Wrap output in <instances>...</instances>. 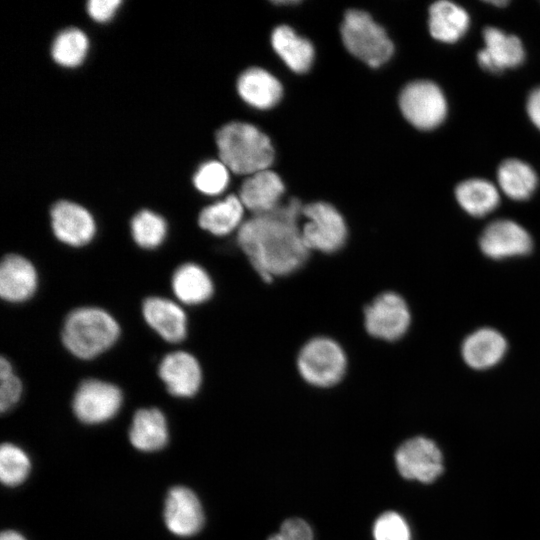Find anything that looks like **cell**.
Segmentation results:
<instances>
[{"instance_id":"6da1fadb","label":"cell","mask_w":540,"mask_h":540,"mask_svg":"<svg viewBox=\"0 0 540 540\" xmlns=\"http://www.w3.org/2000/svg\"><path fill=\"white\" fill-rule=\"evenodd\" d=\"M303 206L292 198L269 212L253 215L239 227L238 244L264 280L290 274L307 260L310 250L298 225Z\"/></svg>"},{"instance_id":"7a4b0ae2","label":"cell","mask_w":540,"mask_h":540,"mask_svg":"<svg viewBox=\"0 0 540 540\" xmlns=\"http://www.w3.org/2000/svg\"><path fill=\"white\" fill-rule=\"evenodd\" d=\"M116 319L98 307H79L65 318L61 339L65 348L79 359H92L108 350L119 338Z\"/></svg>"},{"instance_id":"3957f363","label":"cell","mask_w":540,"mask_h":540,"mask_svg":"<svg viewBox=\"0 0 540 540\" xmlns=\"http://www.w3.org/2000/svg\"><path fill=\"white\" fill-rule=\"evenodd\" d=\"M221 162L236 174L266 170L274 159L269 138L255 126L231 122L216 134Z\"/></svg>"},{"instance_id":"277c9868","label":"cell","mask_w":540,"mask_h":540,"mask_svg":"<svg viewBox=\"0 0 540 540\" xmlns=\"http://www.w3.org/2000/svg\"><path fill=\"white\" fill-rule=\"evenodd\" d=\"M341 36L347 50L369 66L376 68L387 62L394 46L385 30L361 10H349L344 16Z\"/></svg>"},{"instance_id":"5b68a950","label":"cell","mask_w":540,"mask_h":540,"mask_svg":"<svg viewBox=\"0 0 540 540\" xmlns=\"http://www.w3.org/2000/svg\"><path fill=\"white\" fill-rule=\"evenodd\" d=\"M297 366L302 378L311 385L330 387L337 384L346 370V356L334 340L317 337L300 350Z\"/></svg>"},{"instance_id":"8992f818","label":"cell","mask_w":540,"mask_h":540,"mask_svg":"<svg viewBox=\"0 0 540 540\" xmlns=\"http://www.w3.org/2000/svg\"><path fill=\"white\" fill-rule=\"evenodd\" d=\"M399 106L405 119L414 127L431 130L445 120L448 104L442 89L429 80L407 84L400 93Z\"/></svg>"},{"instance_id":"52a82bcc","label":"cell","mask_w":540,"mask_h":540,"mask_svg":"<svg viewBox=\"0 0 540 540\" xmlns=\"http://www.w3.org/2000/svg\"><path fill=\"white\" fill-rule=\"evenodd\" d=\"M307 222L302 237L309 250L332 253L339 250L347 238V228L341 214L332 205L314 202L303 206Z\"/></svg>"},{"instance_id":"ba28073f","label":"cell","mask_w":540,"mask_h":540,"mask_svg":"<svg viewBox=\"0 0 540 540\" xmlns=\"http://www.w3.org/2000/svg\"><path fill=\"white\" fill-rule=\"evenodd\" d=\"M122 400V392L116 385L99 379H87L77 388L72 408L83 423L99 424L118 413Z\"/></svg>"},{"instance_id":"9c48e42d","label":"cell","mask_w":540,"mask_h":540,"mask_svg":"<svg viewBox=\"0 0 540 540\" xmlns=\"http://www.w3.org/2000/svg\"><path fill=\"white\" fill-rule=\"evenodd\" d=\"M410 312L404 299L386 292L374 299L364 310V324L373 337L393 341L405 334L410 324Z\"/></svg>"},{"instance_id":"30bf717a","label":"cell","mask_w":540,"mask_h":540,"mask_svg":"<svg viewBox=\"0 0 540 540\" xmlns=\"http://www.w3.org/2000/svg\"><path fill=\"white\" fill-rule=\"evenodd\" d=\"M395 463L404 478L423 483L434 481L443 471L439 448L432 440L421 436L408 439L399 446Z\"/></svg>"},{"instance_id":"8fae6325","label":"cell","mask_w":540,"mask_h":540,"mask_svg":"<svg viewBox=\"0 0 540 540\" xmlns=\"http://www.w3.org/2000/svg\"><path fill=\"white\" fill-rule=\"evenodd\" d=\"M50 215L54 235L66 245L81 247L95 236V220L90 212L79 204L59 201L52 206Z\"/></svg>"},{"instance_id":"7c38bea8","label":"cell","mask_w":540,"mask_h":540,"mask_svg":"<svg viewBox=\"0 0 540 540\" xmlns=\"http://www.w3.org/2000/svg\"><path fill=\"white\" fill-rule=\"evenodd\" d=\"M484 47L477 54L480 67L487 72L500 73L521 65L525 50L521 40L497 27H486L483 31Z\"/></svg>"},{"instance_id":"4fadbf2b","label":"cell","mask_w":540,"mask_h":540,"mask_svg":"<svg viewBox=\"0 0 540 540\" xmlns=\"http://www.w3.org/2000/svg\"><path fill=\"white\" fill-rule=\"evenodd\" d=\"M479 244L482 252L493 259L525 255L532 249L529 233L508 219L491 222L482 232Z\"/></svg>"},{"instance_id":"5bb4252c","label":"cell","mask_w":540,"mask_h":540,"mask_svg":"<svg viewBox=\"0 0 540 540\" xmlns=\"http://www.w3.org/2000/svg\"><path fill=\"white\" fill-rule=\"evenodd\" d=\"M163 514L168 530L181 537L197 533L204 521L199 499L193 491L183 486H176L169 490Z\"/></svg>"},{"instance_id":"9a60e30c","label":"cell","mask_w":540,"mask_h":540,"mask_svg":"<svg viewBox=\"0 0 540 540\" xmlns=\"http://www.w3.org/2000/svg\"><path fill=\"white\" fill-rule=\"evenodd\" d=\"M158 375L167 391L175 397L195 395L202 382V371L197 359L186 351H174L163 357Z\"/></svg>"},{"instance_id":"2e32d148","label":"cell","mask_w":540,"mask_h":540,"mask_svg":"<svg viewBox=\"0 0 540 540\" xmlns=\"http://www.w3.org/2000/svg\"><path fill=\"white\" fill-rule=\"evenodd\" d=\"M38 287L37 271L28 259L18 254H8L0 266V295L10 303L30 299Z\"/></svg>"},{"instance_id":"e0dca14e","label":"cell","mask_w":540,"mask_h":540,"mask_svg":"<svg viewBox=\"0 0 540 540\" xmlns=\"http://www.w3.org/2000/svg\"><path fill=\"white\" fill-rule=\"evenodd\" d=\"M147 324L165 341L178 343L187 335V317L175 302L163 297H148L142 305Z\"/></svg>"},{"instance_id":"ac0fdd59","label":"cell","mask_w":540,"mask_h":540,"mask_svg":"<svg viewBox=\"0 0 540 540\" xmlns=\"http://www.w3.org/2000/svg\"><path fill=\"white\" fill-rule=\"evenodd\" d=\"M284 193L281 178L268 169L248 177L242 184L240 200L253 214L269 212L278 207Z\"/></svg>"},{"instance_id":"d6986e66","label":"cell","mask_w":540,"mask_h":540,"mask_svg":"<svg viewBox=\"0 0 540 540\" xmlns=\"http://www.w3.org/2000/svg\"><path fill=\"white\" fill-rule=\"evenodd\" d=\"M470 26V16L460 5L441 0L429 7L428 28L431 36L443 43L462 39Z\"/></svg>"},{"instance_id":"ffe728a7","label":"cell","mask_w":540,"mask_h":540,"mask_svg":"<svg viewBox=\"0 0 540 540\" xmlns=\"http://www.w3.org/2000/svg\"><path fill=\"white\" fill-rule=\"evenodd\" d=\"M507 348L505 338L496 330L482 328L470 334L462 344L464 361L472 368L486 369L497 364Z\"/></svg>"},{"instance_id":"44dd1931","label":"cell","mask_w":540,"mask_h":540,"mask_svg":"<svg viewBox=\"0 0 540 540\" xmlns=\"http://www.w3.org/2000/svg\"><path fill=\"white\" fill-rule=\"evenodd\" d=\"M129 439L141 451L151 452L163 448L168 440L164 414L157 408L139 409L133 416Z\"/></svg>"},{"instance_id":"7402d4cb","label":"cell","mask_w":540,"mask_h":540,"mask_svg":"<svg viewBox=\"0 0 540 540\" xmlns=\"http://www.w3.org/2000/svg\"><path fill=\"white\" fill-rule=\"evenodd\" d=\"M237 89L245 102L259 109L271 108L282 96L280 82L260 68L244 71L238 79Z\"/></svg>"},{"instance_id":"603a6c76","label":"cell","mask_w":540,"mask_h":540,"mask_svg":"<svg viewBox=\"0 0 540 540\" xmlns=\"http://www.w3.org/2000/svg\"><path fill=\"white\" fill-rule=\"evenodd\" d=\"M171 286L177 299L188 305L204 303L213 294L210 276L195 263L180 265L173 273Z\"/></svg>"},{"instance_id":"cb8c5ba5","label":"cell","mask_w":540,"mask_h":540,"mask_svg":"<svg viewBox=\"0 0 540 540\" xmlns=\"http://www.w3.org/2000/svg\"><path fill=\"white\" fill-rule=\"evenodd\" d=\"M497 181L501 191L509 198L522 201L534 193L538 177L526 162L510 158L504 160L497 170Z\"/></svg>"},{"instance_id":"d4e9b609","label":"cell","mask_w":540,"mask_h":540,"mask_svg":"<svg viewBox=\"0 0 540 540\" xmlns=\"http://www.w3.org/2000/svg\"><path fill=\"white\" fill-rule=\"evenodd\" d=\"M455 197L463 210L476 217L489 214L500 201L497 187L482 178H470L460 182L455 188Z\"/></svg>"},{"instance_id":"484cf974","label":"cell","mask_w":540,"mask_h":540,"mask_svg":"<svg viewBox=\"0 0 540 540\" xmlns=\"http://www.w3.org/2000/svg\"><path fill=\"white\" fill-rule=\"evenodd\" d=\"M272 45L291 70L303 73L310 68L314 57L313 46L290 27H277L272 33Z\"/></svg>"},{"instance_id":"4316f807","label":"cell","mask_w":540,"mask_h":540,"mask_svg":"<svg viewBox=\"0 0 540 540\" xmlns=\"http://www.w3.org/2000/svg\"><path fill=\"white\" fill-rule=\"evenodd\" d=\"M243 209L240 198L229 195L224 200L205 207L199 215V225L216 236L229 234L239 226Z\"/></svg>"},{"instance_id":"83f0119b","label":"cell","mask_w":540,"mask_h":540,"mask_svg":"<svg viewBox=\"0 0 540 540\" xmlns=\"http://www.w3.org/2000/svg\"><path fill=\"white\" fill-rule=\"evenodd\" d=\"M131 234L138 246L154 249L165 240L167 224L160 215L150 210H142L131 221Z\"/></svg>"},{"instance_id":"f1b7e54d","label":"cell","mask_w":540,"mask_h":540,"mask_svg":"<svg viewBox=\"0 0 540 540\" xmlns=\"http://www.w3.org/2000/svg\"><path fill=\"white\" fill-rule=\"evenodd\" d=\"M88 39L79 29H67L61 32L52 45L54 60L66 67L79 65L86 56Z\"/></svg>"},{"instance_id":"f546056e","label":"cell","mask_w":540,"mask_h":540,"mask_svg":"<svg viewBox=\"0 0 540 540\" xmlns=\"http://www.w3.org/2000/svg\"><path fill=\"white\" fill-rule=\"evenodd\" d=\"M31 464L27 454L18 446L5 443L0 448V478L7 486L22 483L30 472Z\"/></svg>"},{"instance_id":"4dcf8cb0","label":"cell","mask_w":540,"mask_h":540,"mask_svg":"<svg viewBox=\"0 0 540 540\" xmlns=\"http://www.w3.org/2000/svg\"><path fill=\"white\" fill-rule=\"evenodd\" d=\"M195 187L207 195H217L225 190L229 181L228 168L221 161L204 163L193 178Z\"/></svg>"},{"instance_id":"1f68e13d","label":"cell","mask_w":540,"mask_h":540,"mask_svg":"<svg viewBox=\"0 0 540 540\" xmlns=\"http://www.w3.org/2000/svg\"><path fill=\"white\" fill-rule=\"evenodd\" d=\"M0 381V410L4 413L19 401L23 391L21 380L5 357L0 359Z\"/></svg>"},{"instance_id":"d6a6232c","label":"cell","mask_w":540,"mask_h":540,"mask_svg":"<svg viewBox=\"0 0 540 540\" xmlns=\"http://www.w3.org/2000/svg\"><path fill=\"white\" fill-rule=\"evenodd\" d=\"M375 540H411L410 529L404 518L393 511L380 515L373 526Z\"/></svg>"},{"instance_id":"836d02e7","label":"cell","mask_w":540,"mask_h":540,"mask_svg":"<svg viewBox=\"0 0 540 540\" xmlns=\"http://www.w3.org/2000/svg\"><path fill=\"white\" fill-rule=\"evenodd\" d=\"M283 540H313V532L310 525L300 518L286 519L278 532Z\"/></svg>"},{"instance_id":"e575fe53","label":"cell","mask_w":540,"mask_h":540,"mask_svg":"<svg viewBox=\"0 0 540 540\" xmlns=\"http://www.w3.org/2000/svg\"><path fill=\"white\" fill-rule=\"evenodd\" d=\"M121 4L119 0H91L87 4L89 15L98 22L108 21Z\"/></svg>"},{"instance_id":"d590c367","label":"cell","mask_w":540,"mask_h":540,"mask_svg":"<svg viewBox=\"0 0 540 540\" xmlns=\"http://www.w3.org/2000/svg\"><path fill=\"white\" fill-rule=\"evenodd\" d=\"M526 109L530 120L540 130V86L530 92Z\"/></svg>"},{"instance_id":"8d00e7d4","label":"cell","mask_w":540,"mask_h":540,"mask_svg":"<svg viewBox=\"0 0 540 540\" xmlns=\"http://www.w3.org/2000/svg\"><path fill=\"white\" fill-rule=\"evenodd\" d=\"M0 540H26V539L24 536H22L16 531L7 530L1 534Z\"/></svg>"},{"instance_id":"74e56055","label":"cell","mask_w":540,"mask_h":540,"mask_svg":"<svg viewBox=\"0 0 540 540\" xmlns=\"http://www.w3.org/2000/svg\"><path fill=\"white\" fill-rule=\"evenodd\" d=\"M298 1H291V0H288V1H283V0H279V1H275L274 3L275 4H295L297 3Z\"/></svg>"},{"instance_id":"f35d334b","label":"cell","mask_w":540,"mask_h":540,"mask_svg":"<svg viewBox=\"0 0 540 540\" xmlns=\"http://www.w3.org/2000/svg\"><path fill=\"white\" fill-rule=\"evenodd\" d=\"M267 540H283L278 533L271 535Z\"/></svg>"}]
</instances>
